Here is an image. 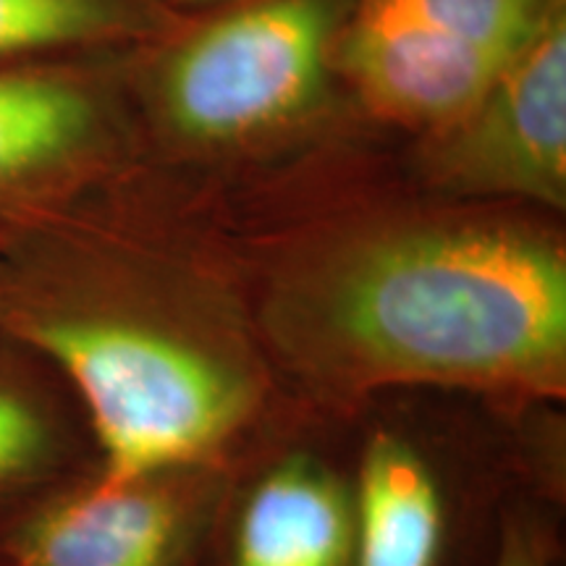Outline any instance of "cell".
Here are the masks:
<instances>
[{
	"instance_id": "cell-1",
	"label": "cell",
	"mask_w": 566,
	"mask_h": 566,
	"mask_svg": "<svg viewBox=\"0 0 566 566\" xmlns=\"http://www.w3.org/2000/svg\"><path fill=\"white\" fill-rule=\"evenodd\" d=\"M233 254L302 422H349L391 388L512 409L566 396V247L548 226L488 210H354Z\"/></svg>"
},
{
	"instance_id": "cell-2",
	"label": "cell",
	"mask_w": 566,
	"mask_h": 566,
	"mask_svg": "<svg viewBox=\"0 0 566 566\" xmlns=\"http://www.w3.org/2000/svg\"><path fill=\"white\" fill-rule=\"evenodd\" d=\"M0 331L71 386L103 478L171 464L239 478L302 424L237 254L97 192L0 244Z\"/></svg>"
},
{
	"instance_id": "cell-3",
	"label": "cell",
	"mask_w": 566,
	"mask_h": 566,
	"mask_svg": "<svg viewBox=\"0 0 566 566\" xmlns=\"http://www.w3.org/2000/svg\"><path fill=\"white\" fill-rule=\"evenodd\" d=\"M352 0H250L174 42L147 80L155 122L197 153H239L300 129L334 87Z\"/></svg>"
},
{
	"instance_id": "cell-4",
	"label": "cell",
	"mask_w": 566,
	"mask_h": 566,
	"mask_svg": "<svg viewBox=\"0 0 566 566\" xmlns=\"http://www.w3.org/2000/svg\"><path fill=\"white\" fill-rule=\"evenodd\" d=\"M566 0H352L336 76L375 116L428 134L457 118Z\"/></svg>"
},
{
	"instance_id": "cell-5",
	"label": "cell",
	"mask_w": 566,
	"mask_h": 566,
	"mask_svg": "<svg viewBox=\"0 0 566 566\" xmlns=\"http://www.w3.org/2000/svg\"><path fill=\"white\" fill-rule=\"evenodd\" d=\"M237 478L171 464L103 478L97 464L0 522L3 566H189Z\"/></svg>"
},
{
	"instance_id": "cell-6",
	"label": "cell",
	"mask_w": 566,
	"mask_h": 566,
	"mask_svg": "<svg viewBox=\"0 0 566 566\" xmlns=\"http://www.w3.org/2000/svg\"><path fill=\"white\" fill-rule=\"evenodd\" d=\"M417 174L454 202L566 205V3L449 124L422 134Z\"/></svg>"
},
{
	"instance_id": "cell-7",
	"label": "cell",
	"mask_w": 566,
	"mask_h": 566,
	"mask_svg": "<svg viewBox=\"0 0 566 566\" xmlns=\"http://www.w3.org/2000/svg\"><path fill=\"white\" fill-rule=\"evenodd\" d=\"M118 108L101 74L38 59L0 66V244L97 192L118 150Z\"/></svg>"
},
{
	"instance_id": "cell-8",
	"label": "cell",
	"mask_w": 566,
	"mask_h": 566,
	"mask_svg": "<svg viewBox=\"0 0 566 566\" xmlns=\"http://www.w3.org/2000/svg\"><path fill=\"white\" fill-rule=\"evenodd\" d=\"M92 464L95 441L71 386L0 331V522Z\"/></svg>"
},
{
	"instance_id": "cell-9",
	"label": "cell",
	"mask_w": 566,
	"mask_h": 566,
	"mask_svg": "<svg viewBox=\"0 0 566 566\" xmlns=\"http://www.w3.org/2000/svg\"><path fill=\"white\" fill-rule=\"evenodd\" d=\"M354 483L310 451L265 464L233 530V566H352Z\"/></svg>"
},
{
	"instance_id": "cell-10",
	"label": "cell",
	"mask_w": 566,
	"mask_h": 566,
	"mask_svg": "<svg viewBox=\"0 0 566 566\" xmlns=\"http://www.w3.org/2000/svg\"><path fill=\"white\" fill-rule=\"evenodd\" d=\"M352 566H436L443 499L428 462L407 438L375 430L359 459Z\"/></svg>"
},
{
	"instance_id": "cell-11",
	"label": "cell",
	"mask_w": 566,
	"mask_h": 566,
	"mask_svg": "<svg viewBox=\"0 0 566 566\" xmlns=\"http://www.w3.org/2000/svg\"><path fill=\"white\" fill-rule=\"evenodd\" d=\"M155 0H0V66L153 38Z\"/></svg>"
},
{
	"instance_id": "cell-12",
	"label": "cell",
	"mask_w": 566,
	"mask_h": 566,
	"mask_svg": "<svg viewBox=\"0 0 566 566\" xmlns=\"http://www.w3.org/2000/svg\"><path fill=\"white\" fill-rule=\"evenodd\" d=\"M554 564V541L527 514H516L501 530L499 554L493 566H551Z\"/></svg>"
},
{
	"instance_id": "cell-13",
	"label": "cell",
	"mask_w": 566,
	"mask_h": 566,
	"mask_svg": "<svg viewBox=\"0 0 566 566\" xmlns=\"http://www.w3.org/2000/svg\"><path fill=\"white\" fill-rule=\"evenodd\" d=\"M160 3V0H155ZM171 3H181V6H208V3H223V0H171Z\"/></svg>"
},
{
	"instance_id": "cell-14",
	"label": "cell",
	"mask_w": 566,
	"mask_h": 566,
	"mask_svg": "<svg viewBox=\"0 0 566 566\" xmlns=\"http://www.w3.org/2000/svg\"><path fill=\"white\" fill-rule=\"evenodd\" d=\"M0 566H3V562H0Z\"/></svg>"
}]
</instances>
